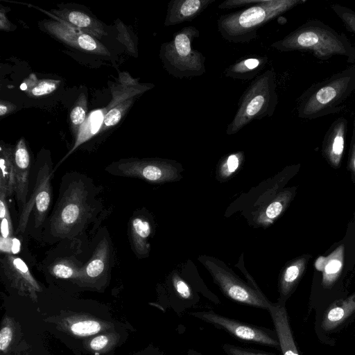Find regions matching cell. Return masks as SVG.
I'll use <instances>...</instances> for the list:
<instances>
[{"mask_svg": "<svg viewBox=\"0 0 355 355\" xmlns=\"http://www.w3.org/2000/svg\"><path fill=\"white\" fill-rule=\"evenodd\" d=\"M286 304L272 303L269 312L277 334L282 355H300L290 326Z\"/></svg>", "mask_w": 355, "mask_h": 355, "instance_id": "7c38bea8", "label": "cell"}, {"mask_svg": "<svg viewBox=\"0 0 355 355\" xmlns=\"http://www.w3.org/2000/svg\"><path fill=\"white\" fill-rule=\"evenodd\" d=\"M304 2V0H261L257 5L222 15L217 21L218 31L230 42H249L258 37V30L265 24Z\"/></svg>", "mask_w": 355, "mask_h": 355, "instance_id": "3957f363", "label": "cell"}, {"mask_svg": "<svg viewBox=\"0 0 355 355\" xmlns=\"http://www.w3.org/2000/svg\"><path fill=\"white\" fill-rule=\"evenodd\" d=\"M270 46L281 52H309L321 60L340 55L355 63V46L347 36L319 19L306 21Z\"/></svg>", "mask_w": 355, "mask_h": 355, "instance_id": "7a4b0ae2", "label": "cell"}, {"mask_svg": "<svg viewBox=\"0 0 355 355\" xmlns=\"http://www.w3.org/2000/svg\"><path fill=\"white\" fill-rule=\"evenodd\" d=\"M355 104V63L315 83L298 98L297 114L315 119L345 112Z\"/></svg>", "mask_w": 355, "mask_h": 355, "instance_id": "6da1fadb", "label": "cell"}, {"mask_svg": "<svg viewBox=\"0 0 355 355\" xmlns=\"http://www.w3.org/2000/svg\"><path fill=\"white\" fill-rule=\"evenodd\" d=\"M151 232L150 223L144 217L136 216L130 222V235L135 252L144 257L149 252L148 238Z\"/></svg>", "mask_w": 355, "mask_h": 355, "instance_id": "7402d4cb", "label": "cell"}, {"mask_svg": "<svg viewBox=\"0 0 355 355\" xmlns=\"http://www.w3.org/2000/svg\"><path fill=\"white\" fill-rule=\"evenodd\" d=\"M19 241L12 237L4 239L0 237V249L1 252H10L16 253L19 250Z\"/></svg>", "mask_w": 355, "mask_h": 355, "instance_id": "836d02e7", "label": "cell"}, {"mask_svg": "<svg viewBox=\"0 0 355 355\" xmlns=\"http://www.w3.org/2000/svg\"><path fill=\"white\" fill-rule=\"evenodd\" d=\"M12 333L9 327H3L0 332V349L5 351L12 340Z\"/></svg>", "mask_w": 355, "mask_h": 355, "instance_id": "74e56055", "label": "cell"}, {"mask_svg": "<svg viewBox=\"0 0 355 355\" xmlns=\"http://www.w3.org/2000/svg\"><path fill=\"white\" fill-rule=\"evenodd\" d=\"M101 329V324L94 320L76 322L71 324V331L79 336H87L98 333Z\"/></svg>", "mask_w": 355, "mask_h": 355, "instance_id": "4316f807", "label": "cell"}, {"mask_svg": "<svg viewBox=\"0 0 355 355\" xmlns=\"http://www.w3.org/2000/svg\"><path fill=\"white\" fill-rule=\"evenodd\" d=\"M348 121L345 117L336 119L326 132L322 143V154L331 167L338 169L345 152Z\"/></svg>", "mask_w": 355, "mask_h": 355, "instance_id": "8fae6325", "label": "cell"}, {"mask_svg": "<svg viewBox=\"0 0 355 355\" xmlns=\"http://www.w3.org/2000/svg\"><path fill=\"white\" fill-rule=\"evenodd\" d=\"M108 343V339L105 336H99L94 338L90 343V347L94 350H101L104 348Z\"/></svg>", "mask_w": 355, "mask_h": 355, "instance_id": "60d3db41", "label": "cell"}, {"mask_svg": "<svg viewBox=\"0 0 355 355\" xmlns=\"http://www.w3.org/2000/svg\"><path fill=\"white\" fill-rule=\"evenodd\" d=\"M268 61L266 55L243 58L227 67L224 75L227 78L248 80L256 77L264 69Z\"/></svg>", "mask_w": 355, "mask_h": 355, "instance_id": "ac0fdd59", "label": "cell"}, {"mask_svg": "<svg viewBox=\"0 0 355 355\" xmlns=\"http://www.w3.org/2000/svg\"><path fill=\"white\" fill-rule=\"evenodd\" d=\"M14 150L15 193L17 202L24 207L27 202L28 193L31 158L23 138L19 141Z\"/></svg>", "mask_w": 355, "mask_h": 355, "instance_id": "5bb4252c", "label": "cell"}, {"mask_svg": "<svg viewBox=\"0 0 355 355\" xmlns=\"http://www.w3.org/2000/svg\"><path fill=\"white\" fill-rule=\"evenodd\" d=\"M1 236L4 239L12 237V226L10 216L1 220Z\"/></svg>", "mask_w": 355, "mask_h": 355, "instance_id": "f35d334b", "label": "cell"}, {"mask_svg": "<svg viewBox=\"0 0 355 355\" xmlns=\"http://www.w3.org/2000/svg\"><path fill=\"white\" fill-rule=\"evenodd\" d=\"M105 170L114 175L137 178L154 183L174 181L180 177L181 171L179 164L161 159H123Z\"/></svg>", "mask_w": 355, "mask_h": 355, "instance_id": "ba28073f", "label": "cell"}, {"mask_svg": "<svg viewBox=\"0 0 355 355\" xmlns=\"http://www.w3.org/2000/svg\"><path fill=\"white\" fill-rule=\"evenodd\" d=\"M199 260L209 271L223 294L229 299L250 306L268 310L272 305L261 290L246 284L220 261L202 257Z\"/></svg>", "mask_w": 355, "mask_h": 355, "instance_id": "52a82bcc", "label": "cell"}, {"mask_svg": "<svg viewBox=\"0 0 355 355\" xmlns=\"http://www.w3.org/2000/svg\"><path fill=\"white\" fill-rule=\"evenodd\" d=\"M9 110L7 105L1 103L0 105V116H3L8 112Z\"/></svg>", "mask_w": 355, "mask_h": 355, "instance_id": "b9f144b4", "label": "cell"}, {"mask_svg": "<svg viewBox=\"0 0 355 355\" xmlns=\"http://www.w3.org/2000/svg\"><path fill=\"white\" fill-rule=\"evenodd\" d=\"M355 313V293L331 306L325 313L322 327L331 331L341 325Z\"/></svg>", "mask_w": 355, "mask_h": 355, "instance_id": "d6986e66", "label": "cell"}, {"mask_svg": "<svg viewBox=\"0 0 355 355\" xmlns=\"http://www.w3.org/2000/svg\"><path fill=\"white\" fill-rule=\"evenodd\" d=\"M190 315L225 330L236 339L280 349L275 330L250 324L212 311H193Z\"/></svg>", "mask_w": 355, "mask_h": 355, "instance_id": "9c48e42d", "label": "cell"}, {"mask_svg": "<svg viewBox=\"0 0 355 355\" xmlns=\"http://www.w3.org/2000/svg\"><path fill=\"white\" fill-rule=\"evenodd\" d=\"M345 246L340 245L326 257H321L322 266L318 268L322 273V285L331 287L338 279L344 265Z\"/></svg>", "mask_w": 355, "mask_h": 355, "instance_id": "ffe728a7", "label": "cell"}, {"mask_svg": "<svg viewBox=\"0 0 355 355\" xmlns=\"http://www.w3.org/2000/svg\"><path fill=\"white\" fill-rule=\"evenodd\" d=\"M122 117V112L116 107L110 110L103 117V122L107 127H111L117 124Z\"/></svg>", "mask_w": 355, "mask_h": 355, "instance_id": "d590c367", "label": "cell"}, {"mask_svg": "<svg viewBox=\"0 0 355 355\" xmlns=\"http://www.w3.org/2000/svg\"><path fill=\"white\" fill-rule=\"evenodd\" d=\"M111 248L106 239L96 248L91 259L78 272V277L84 279H95L105 274L110 266Z\"/></svg>", "mask_w": 355, "mask_h": 355, "instance_id": "e0dca14e", "label": "cell"}, {"mask_svg": "<svg viewBox=\"0 0 355 355\" xmlns=\"http://www.w3.org/2000/svg\"><path fill=\"white\" fill-rule=\"evenodd\" d=\"M331 9L342 21L347 30L355 35V11L339 3L332 4Z\"/></svg>", "mask_w": 355, "mask_h": 355, "instance_id": "484cf974", "label": "cell"}, {"mask_svg": "<svg viewBox=\"0 0 355 355\" xmlns=\"http://www.w3.org/2000/svg\"><path fill=\"white\" fill-rule=\"evenodd\" d=\"M244 155L241 151L228 155L222 160L219 166V175L225 179L234 174L241 166Z\"/></svg>", "mask_w": 355, "mask_h": 355, "instance_id": "d4e9b609", "label": "cell"}, {"mask_svg": "<svg viewBox=\"0 0 355 355\" xmlns=\"http://www.w3.org/2000/svg\"><path fill=\"white\" fill-rule=\"evenodd\" d=\"M62 18L67 19L69 22L79 28H89L94 25L92 19L85 13L80 11L72 10L64 13Z\"/></svg>", "mask_w": 355, "mask_h": 355, "instance_id": "83f0119b", "label": "cell"}, {"mask_svg": "<svg viewBox=\"0 0 355 355\" xmlns=\"http://www.w3.org/2000/svg\"><path fill=\"white\" fill-rule=\"evenodd\" d=\"M297 187L287 188L275 197L272 201L263 210L258 218L261 223L269 225L276 220L288 207L295 197Z\"/></svg>", "mask_w": 355, "mask_h": 355, "instance_id": "44dd1931", "label": "cell"}, {"mask_svg": "<svg viewBox=\"0 0 355 355\" xmlns=\"http://www.w3.org/2000/svg\"><path fill=\"white\" fill-rule=\"evenodd\" d=\"M80 266L76 261L70 259H60L51 267V273L59 278L69 279L78 276Z\"/></svg>", "mask_w": 355, "mask_h": 355, "instance_id": "cb8c5ba5", "label": "cell"}, {"mask_svg": "<svg viewBox=\"0 0 355 355\" xmlns=\"http://www.w3.org/2000/svg\"><path fill=\"white\" fill-rule=\"evenodd\" d=\"M278 103L275 74L269 69L257 76L243 93L227 135L237 133L254 120L272 116Z\"/></svg>", "mask_w": 355, "mask_h": 355, "instance_id": "277c9868", "label": "cell"}, {"mask_svg": "<svg viewBox=\"0 0 355 355\" xmlns=\"http://www.w3.org/2000/svg\"><path fill=\"white\" fill-rule=\"evenodd\" d=\"M51 168L45 164L36 174L33 191L26 203L22 207L17 232L25 231L31 211H34L35 224L40 226L46 219L52 198Z\"/></svg>", "mask_w": 355, "mask_h": 355, "instance_id": "30bf717a", "label": "cell"}, {"mask_svg": "<svg viewBox=\"0 0 355 355\" xmlns=\"http://www.w3.org/2000/svg\"><path fill=\"white\" fill-rule=\"evenodd\" d=\"M261 0H226L219 4L220 9H231L241 6H254L259 3Z\"/></svg>", "mask_w": 355, "mask_h": 355, "instance_id": "e575fe53", "label": "cell"}, {"mask_svg": "<svg viewBox=\"0 0 355 355\" xmlns=\"http://www.w3.org/2000/svg\"><path fill=\"white\" fill-rule=\"evenodd\" d=\"M6 276L22 290L35 291L38 286L26 263L19 257L7 254L1 259Z\"/></svg>", "mask_w": 355, "mask_h": 355, "instance_id": "2e32d148", "label": "cell"}, {"mask_svg": "<svg viewBox=\"0 0 355 355\" xmlns=\"http://www.w3.org/2000/svg\"><path fill=\"white\" fill-rule=\"evenodd\" d=\"M89 187L79 179L69 183L60 195L50 222V230L60 238L72 232L89 218L93 210Z\"/></svg>", "mask_w": 355, "mask_h": 355, "instance_id": "8992f818", "label": "cell"}, {"mask_svg": "<svg viewBox=\"0 0 355 355\" xmlns=\"http://www.w3.org/2000/svg\"><path fill=\"white\" fill-rule=\"evenodd\" d=\"M6 197H8L6 189L0 187V218L1 220L6 216H10Z\"/></svg>", "mask_w": 355, "mask_h": 355, "instance_id": "ab89813d", "label": "cell"}, {"mask_svg": "<svg viewBox=\"0 0 355 355\" xmlns=\"http://www.w3.org/2000/svg\"><path fill=\"white\" fill-rule=\"evenodd\" d=\"M199 36L196 27L188 26L174 33L171 41L162 44L159 57L164 68L173 77L190 78L205 73V57L193 48V40Z\"/></svg>", "mask_w": 355, "mask_h": 355, "instance_id": "5b68a950", "label": "cell"}, {"mask_svg": "<svg viewBox=\"0 0 355 355\" xmlns=\"http://www.w3.org/2000/svg\"><path fill=\"white\" fill-rule=\"evenodd\" d=\"M77 46L88 51H94L98 49V44L96 40L86 33L78 35L77 37Z\"/></svg>", "mask_w": 355, "mask_h": 355, "instance_id": "d6a6232c", "label": "cell"}, {"mask_svg": "<svg viewBox=\"0 0 355 355\" xmlns=\"http://www.w3.org/2000/svg\"><path fill=\"white\" fill-rule=\"evenodd\" d=\"M187 355H203L201 353H200L199 352H197L196 350H194L193 349H189L188 352H187Z\"/></svg>", "mask_w": 355, "mask_h": 355, "instance_id": "7bdbcfd3", "label": "cell"}, {"mask_svg": "<svg viewBox=\"0 0 355 355\" xmlns=\"http://www.w3.org/2000/svg\"><path fill=\"white\" fill-rule=\"evenodd\" d=\"M310 257L309 254H302L284 268L279 279V302L286 304L306 271Z\"/></svg>", "mask_w": 355, "mask_h": 355, "instance_id": "9a60e30c", "label": "cell"}, {"mask_svg": "<svg viewBox=\"0 0 355 355\" xmlns=\"http://www.w3.org/2000/svg\"><path fill=\"white\" fill-rule=\"evenodd\" d=\"M14 150L12 148H1L0 187L6 189L8 197L12 196L15 190Z\"/></svg>", "mask_w": 355, "mask_h": 355, "instance_id": "603a6c76", "label": "cell"}, {"mask_svg": "<svg viewBox=\"0 0 355 355\" xmlns=\"http://www.w3.org/2000/svg\"><path fill=\"white\" fill-rule=\"evenodd\" d=\"M173 286L179 299L184 301H191L193 300V293L189 284L178 275L172 277Z\"/></svg>", "mask_w": 355, "mask_h": 355, "instance_id": "f1b7e54d", "label": "cell"}, {"mask_svg": "<svg viewBox=\"0 0 355 355\" xmlns=\"http://www.w3.org/2000/svg\"><path fill=\"white\" fill-rule=\"evenodd\" d=\"M70 117L74 125H80L85 119V111L81 106L77 105L71 110Z\"/></svg>", "mask_w": 355, "mask_h": 355, "instance_id": "8d00e7d4", "label": "cell"}, {"mask_svg": "<svg viewBox=\"0 0 355 355\" xmlns=\"http://www.w3.org/2000/svg\"><path fill=\"white\" fill-rule=\"evenodd\" d=\"M56 83L58 82L51 80H42L31 89V94L35 96L50 94L56 89Z\"/></svg>", "mask_w": 355, "mask_h": 355, "instance_id": "1f68e13d", "label": "cell"}, {"mask_svg": "<svg viewBox=\"0 0 355 355\" xmlns=\"http://www.w3.org/2000/svg\"><path fill=\"white\" fill-rule=\"evenodd\" d=\"M216 0H171L167 6L165 26L189 21L197 17Z\"/></svg>", "mask_w": 355, "mask_h": 355, "instance_id": "4fadbf2b", "label": "cell"}, {"mask_svg": "<svg viewBox=\"0 0 355 355\" xmlns=\"http://www.w3.org/2000/svg\"><path fill=\"white\" fill-rule=\"evenodd\" d=\"M222 348L226 355H273L270 353L239 347L229 343L223 344Z\"/></svg>", "mask_w": 355, "mask_h": 355, "instance_id": "f546056e", "label": "cell"}, {"mask_svg": "<svg viewBox=\"0 0 355 355\" xmlns=\"http://www.w3.org/2000/svg\"><path fill=\"white\" fill-rule=\"evenodd\" d=\"M347 167L350 172L351 180L354 184H355V119H354L352 122Z\"/></svg>", "mask_w": 355, "mask_h": 355, "instance_id": "4dcf8cb0", "label": "cell"}]
</instances>
